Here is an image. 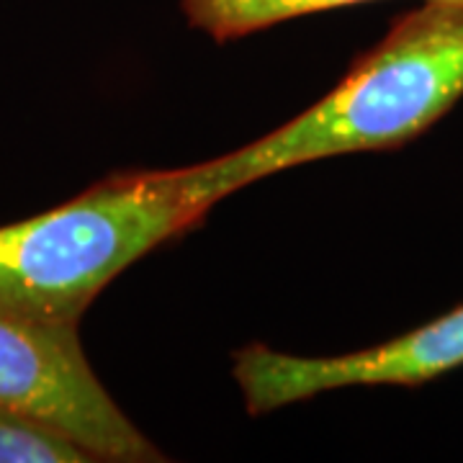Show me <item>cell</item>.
<instances>
[{"label": "cell", "instance_id": "obj_6", "mask_svg": "<svg viewBox=\"0 0 463 463\" xmlns=\"http://www.w3.org/2000/svg\"><path fill=\"white\" fill-rule=\"evenodd\" d=\"M96 461L70 435L32 414L0 407V463Z\"/></svg>", "mask_w": 463, "mask_h": 463}, {"label": "cell", "instance_id": "obj_2", "mask_svg": "<svg viewBox=\"0 0 463 463\" xmlns=\"http://www.w3.org/2000/svg\"><path fill=\"white\" fill-rule=\"evenodd\" d=\"M203 216L175 167L116 173L44 214L5 224L0 312L78 327L118 273Z\"/></svg>", "mask_w": 463, "mask_h": 463}, {"label": "cell", "instance_id": "obj_3", "mask_svg": "<svg viewBox=\"0 0 463 463\" xmlns=\"http://www.w3.org/2000/svg\"><path fill=\"white\" fill-rule=\"evenodd\" d=\"M0 407L44 420L96 461L165 458L103 389L72 325L0 312Z\"/></svg>", "mask_w": 463, "mask_h": 463}, {"label": "cell", "instance_id": "obj_5", "mask_svg": "<svg viewBox=\"0 0 463 463\" xmlns=\"http://www.w3.org/2000/svg\"><path fill=\"white\" fill-rule=\"evenodd\" d=\"M358 3L373 0H181V8L194 29L206 32L216 42H232L283 21Z\"/></svg>", "mask_w": 463, "mask_h": 463}, {"label": "cell", "instance_id": "obj_4", "mask_svg": "<svg viewBox=\"0 0 463 463\" xmlns=\"http://www.w3.org/2000/svg\"><path fill=\"white\" fill-rule=\"evenodd\" d=\"M463 365V304L383 345L347 355L307 358L273 347L234 353V379L250 414H268L343 386H420Z\"/></svg>", "mask_w": 463, "mask_h": 463}, {"label": "cell", "instance_id": "obj_7", "mask_svg": "<svg viewBox=\"0 0 463 463\" xmlns=\"http://www.w3.org/2000/svg\"><path fill=\"white\" fill-rule=\"evenodd\" d=\"M448 3H461V5H463V0H448Z\"/></svg>", "mask_w": 463, "mask_h": 463}, {"label": "cell", "instance_id": "obj_1", "mask_svg": "<svg viewBox=\"0 0 463 463\" xmlns=\"http://www.w3.org/2000/svg\"><path fill=\"white\" fill-rule=\"evenodd\" d=\"M461 96L463 5L425 0L304 114L230 155L183 167L188 196L209 214L224 196L288 167L402 147Z\"/></svg>", "mask_w": 463, "mask_h": 463}]
</instances>
